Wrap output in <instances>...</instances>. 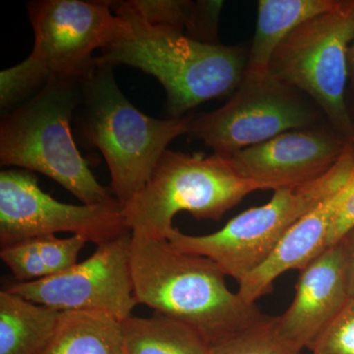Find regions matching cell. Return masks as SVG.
I'll return each mask as SVG.
<instances>
[{
    "instance_id": "25",
    "label": "cell",
    "mask_w": 354,
    "mask_h": 354,
    "mask_svg": "<svg viewBox=\"0 0 354 354\" xmlns=\"http://www.w3.org/2000/svg\"><path fill=\"white\" fill-rule=\"evenodd\" d=\"M349 148H351V156H353V165H354V137L348 143Z\"/></svg>"
},
{
    "instance_id": "14",
    "label": "cell",
    "mask_w": 354,
    "mask_h": 354,
    "mask_svg": "<svg viewBox=\"0 0 354 354\" xmlns=\"http://www.w3.org/2000/svg\"><path fill=\"white\" fill-rule=\"evenodd\" d=\"M344 187L298 220L270 257L239 281L237 293L246 304H255L263 295L271 292L274 281L281 274L290 270L302 271L329 248L330 225Z\"/></svg>"
},
{
    "instance_id": "12",
    "label": "cell",
    "mask_w": 354,
    "mask_h": 354,
    "mask_svg": "<svg viewBox=\"0 0 354 354\" xmlns=\"http://www.w3.org/2000/svg\"><path fill=\"white\" fill-rule=\"evenodd\" d=\"M348 141L329 123L283 133L230 155L242 176L262 190L297 187L327 174L342 157Z\"/></svg>"
},
{
    "instance_id": "1",
    "label": "cell",
    "mask_w": 354,
    "mask_h": 354,
    "mask_svg": "<svg viewBox=\"0 0 354 354\" xmlns=\"http://www.w3.org/2000/svg\"><path fill=\"white\" fill-rule=\"evenodd\" d=\"M129 256L137 304L186 324L212 346L268 317L228 290L215 262L167 239L132 235Z\"/></svg>"
},
{
    "instance_id": "11",
    "label": "cell",
    "mask_w": 354,
    "mask_h": 354,
    "mask_svg": "<svg viewBox=\"0 0 354 354\" xmlns=\"http://www.w3.org/2000/svg\"><path fill=\"white\" fill-rule=\"evenodd\" d=\"M131 237V232L120 235L59 274L16 283L6 290L58 311L95 310L125 320L138 304L130 270Z\"/></svg>"
},
{
    "instance_id": "24",
    "label": "cell",
    "mask_w": 354,
    "mask_h": 354,
    "mask_svg": "<svg viewBox=\"0 0 354 354\" xmlns=\"http://www.w3.org/2000/svg\"><path fill=\"white\" fill-rule=\"evenodd\" d=\"M348 83L354 95V36L348 50Z\"/></svg>"
},
{
    "instance_id": "22",
    "label": "cell",
    "mask_w": 354,
    "mask_h": 354,
    "mask_svg": "<svg viewBox=\"0 0 354 354\" xmlns=\"http://www.w3.org/2000/svg\"><path fill=\"white\" fill-rule=\"evenodd\" d=\"M354 228V172L344 187L342 198L333 218L328 237V246L332 247Z\"/></svg>"
},
{
    "instance_id": "16",
    "label": "cell",
    "mask_w": 354,
    "mask_h": 354,
    "mask_svg": "<svg viewBox=\"0 0 354 354\" xmlns=\"http://www.w3.org/2000/svg\"><path fill=\"white\" fill-rule=\"evenodd\" d=\"M62 311L0 291V354H41Z\"/></svg>"
},
{
    "instance_id": "4",
    "label": "cell",
    "mask_w": 354,
    "mask_h": 354,
    "mask_svg": "<svg viewBox=\"0 0 354 354\" xmlns=\"http://www.w3.org/2000/svg\"><path fill=\"white\" fill-rule=\"evenodd\" d=\"M28 11L34 48L24 62L0 73L2 109L50 81L83 80L95 67L93 53L127 30L109 1L41 0L30 2Z\"/></svg>"
},
{
    "instance_id": "5",
    "label": "cell",
    "mask_w": 354,
    "mask_h": 354,
    "mask_svg": "<svg viewBox=\"0 0 354 354\" xmlns=\"http://www.w3.org/2000/svg\"><path fill=\"white\" fill-rule=\"evenodd\" d=\"M83 80L50 81L30 101L6 114L0 124V162L41 172L83 204H109L115 197L97 180L71 131Z\"/></svg>"
},
{
    "instance_id": "17",
    "label": "cell",
    "mask_w": 354,
    "mask_h": 354,
    "mask_svg": "<svg viewBox=\"0 0 354 354\" xmlns=\"http://www.w3.org/2000/svg\"><path fill=\"white\" fill-rule=\"evenodd\" d=\"M122 321L95 310L64 311L41 354H122Z\"/></svg>"
},
{
    "instance_id": "20",
    "label": "cell",
    "mask_w": 354,
    "mask_h": 354,
    "mask_svg": "<svg viewBox=\"0 0 354 354\" xmlns=\"http://www.w3.org/2000/svg\"><path fill=\"white\" fill-rule=\"evenodd\" d=\"M278 317L268 316L225 341L212 346V354H301L285 341L277 330Z\"/></svg>"
},
{
    "instance_id": "15",
    "label": "cell",
    "mask_w": 354,
    "mask_h": 354,
    "mask_svg": "<svg viewBox=\"0 0 354 354\" xmlns=\"http://www.w3.org/2000/svg\"><path fill=\"white\" fill-rule=\"evenodd\" d=\"M341 3L342 0H260L245 75L268 73L274 51L288 35L312 18L334 10Z\"/></svg>"
},
{
    "instance_id": "9",
    "label": "cell",
    "mask_w": 354,
    "mask_h": 354,
    "mask_svg": "<svg viewBox=\"0 0 354 354\" xmlns=\"http://www.w3.org/2000/svg\"><path fill=\"white\" fill-rule=\"evenodd\" d=\"M324 120L322 111L309 97L270 72L244 74L221 108L192 115L189 134L214 153L230 156L290 130L321 124Z\"/></svg>"
},
{
    "instance_id": "2",
    "label": "cell",
    "mask_w": 354,
    "mask_h": 354,
    "mask_svg": "<svg viewBox=\"0 0 354 354\" xmlns=\"http://www.w3.org/2000/svg\"><path fill=\"white\" fill-rule=\"evenodd\" d=\"M111 7L127 21V30L102 48L95 64H124L155 76L167 92L171 118H184L241 85L248 57L242 46L202 43L174 28L150 24L130 1L111 2Z\"/></svg>"
},
{
    "instance_id": "13",
    "label": "cell",
    "mask_w": 354,
    "mask_h": 354,
    "mask_svg": "<svg viewBox=\"0 0 354 354\" xmlns=\"http://www.w3.org/2000/svg\"><path fill=\"white\" fill-rule=\"evenodd\" d=\"M300 272L292 304L278 317L277 330L302 351L313 344L351 298L342 242L329 247Z\"/></svg>"
},
{
    "instance_id": "7",
    "label": "cell",
    "mask_w": 354,
    "mask_h": 354,
    "mask_svg": "<svg viewBox=\"0 0 354 354\" xmlns=\"http://www.w3.org/2000/svg\"><path fill=\"white\" fill-rule=\"evenodd\" d=\"M353 172L348 145L339 162L320 178L274 191L267 204L246 209L214 234L195 236L174 228L167 241L181 252L209 258L239 283L270 257L298 220L342 189Z\"/></svg>"
},
{
    "instance_id": "8",
    "label": "cell",
    "mask_w": 354,
    "mask_h": 354,
    "mask_svg": "<svg viewBox=\"0 0 354 354\" xmlns=\"http://www.w3.org/2000/svg\"><path fill=\"white\" fill-rule=\"evenodd\" d=\"M354 36V2L344 0L330 12L297 27L272 55L269 72L309 97L333 129L348 141L354 120L346 102L348 50Z\"/></svg>"
},
{
    "instance_id": "3",
    "label": "cell",
    "mask_w": 354,
    "mask_h": 354,
    "mask_svg": "<svg viewBox=\"0 0 354 354\" xmlns=\"http://www.w3.org/2000/svg\"><path fill=\"white\" fill-rule=\"evenodd\" d=\"M77 109L81 136L101 151L121 206L143 189L172 140L189 134L192 120V115L160 120L141 113L121 93L113 67L102 64L84 79Z\"/></svg>"
},
{
    "instance_id": "10",
    "label": "cell",
    "mask_w": 354,
    "mask_h": 354,
    "mask_svg": "<svg viewBox=\"0 0 354 354\" xmlns=\"http://www.w3.org/2000/svg\"><path fill=\"white\" fill-rule=\"evenodd\" d=\"M58 232H71L101 245L130 232L118 200L101 205L65 204L44 192L31 172H0L1 248Z\"/></svg>"
},
{
    "instance_id": "19",
    "label": "cell",
    "mask_w": 354,
    "mask_h": 354,
    "mask_svg": "<svg viewBox=\"0 0 354 354\" xmlns=\"http://www.w3.org/2000/svg\"><path fill=\"white\" fill-rule=\"evenodd\" d=\"M122 330V354H212V344L197 330L162 314L129 317Z\"/></svg>"
},
{
    "instance_id": "21",
    "label": "cell",
    "mask_w": 354,
    "mask_h": 354,
    "mask_svg": "<svg viewBox=\"0 0 354 354\" xmlns=\"http://www.w3.org/2000/svg\"><path fill=\"white\" fill-rule=\"evenodd\" d=\"M308 349L311 354H354L353 297L349 298Z\"/></svg>"
},
{
    "instance_id": "18",
    "label": "cell",
    "mask_w": 354,
    "mask_h": 354,
    "mask_svg": "<svg viewBox=\"0 0 354 354\" xmlns=\"http://www.w3.org/2000/svg\"><path fill=\"white\" fill-rule=\"evenodd\" d=\"M87 242L80 235L67 239L41 235L1 248L0 259L18 283L38 281L76 265L79 253Z\"/></svg>"
},
{
    "instance_id": "23",
    "label": "cell",
    "mask_w": 354,
    "mask_h": 354,
    "mask_svg": "<svg viewBox=\"0 0 354 354\" xmlns=\"http://www.w3.org/2000/svg\"><path fill=\"white\" fill-rule=\"evenodd\" d=\"M341 241L346 250L349 297L354 298V228Z\"/></svg>"
},
{
    "instance_id": "6",
    "label": "cell",
    "mask_w": 354,
    "mask_h": 354,
    "mask_svg": "<svg viewBox=\"0 0 354 354\" xmlns=\"http://www.w3.org/2000/svg\"><path fill=\"white\" fill-rule=\"evenodd\" d=\"M257 190L259 184L242 176L230 156L167 150L143 189L123 205V220L132 235L167 239L176 214L220 221Z\"/></svg>"
}]
</instances>
